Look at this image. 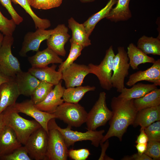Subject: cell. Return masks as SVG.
<instances>
[{
  "mask_svg": "<svg viewBox=\"0 0 160 160\" xmlns=\"http://www.w3.org/2000/svg\"><path fill=\"white\" fill-rule=\"evenodd\" d=\"M134 99L125 100L118 97L112 98V116L109 121L110 127L100 143L113 137H117L121 141L128 127L133 124L137 111L134 105Z\"/></svg>",
  "mask_w": 160,
  "mask_h": 160,
  "instance_id": "1",
  "label": "cell"
},
{
  "mask_svg": "<svg viewBox=\"0 0 160 160\" xmlns=\"http://www.w3.org/2000/svg\"><path fill=\"white\" fill-rule=\"evenodd\" d=\"M2 113L6 125L13 129L22 145H24L31 134L41 127L35 120H28L22 117L13 105L7 107Z\"/></svg>",
  "mask_w": 160,
  "mask_h": 160,
  "instance_id": "2",
  "label": "cell"
},
{
  "mask_svg": "<svg viewBox=\"0 0 160 160\" xmlns=\"http://www.w3.org/2000/svg\"><path fill=\"white\" fill-rule=\"evenodd\" d=\"M55 119H52L48 124L47 160H66L68 148L63 136L55 126Z\"/></svg>",
  "mask_w": 160,
  "mask_h": 160,
  "instance_id": "3",
  "label": "cell"
},
{
  "mask_svg": "<svg viewBox=\"0 0 160 160\" xmlns=\"http://www.w3.org/2000/svg\"><path fill=\"white\" fill-rule=\"evenodd\" d=\"M52 113L56 119L63 121L71 127H77L86 122L88 113L78 103L63 102Z\"/></svg>",
  "mask_w": 160,
  "mask_h": 160,
  "instance_id": "4",
  "label": "cell"
},
{
  "mask_svg": "<svg viewBox=\"0 0 160 160\" xmlns=\"http://www.w3.org/2000/svg\"><path fill=\"white\" fill-rule=\"evenodd\" d=\"M115 55L111 45L106 51L105 57L99 64L96 65L90 63L88 65L90 73L95 75L101 87L108 91L110 90L113 87L111 78Z\"/></svg>",
  "mask_w": 160,
  "mask_h": 160,
  "instance_id": "5",
  "label": "cell"
},
{
  "mask_svg": "<svg viewBox=\"0 0 160 160\" xmlns=\"http://www.w3.org/2000/svg\"><path fill=\"white\" fill-rule=\"evenodd\" d=\"M106 100L105 92H100L97 100L88 113L85 122L87 130H96L105 125L111 119L112 111L107 107Z\"/></svg>",
  "mask_w": 160,
  "mask_h": 160,
  "instance_id": "6",
  "label": "cell"
},
{
  "mask_svg": "<svg viewBox=\"0 0 160 160\" xmlns=\"http://www.w3.org/2000/svg\"><path fill=\"white\" fill-rule=\"evenodd\" d=\"M14 41L12 36H4L0 48V71L12 78L22 71L18 60L12 52L11 47Z\"/></svg>",
  "mask_w": 160,
  "mask_h": 160,
  "instance_id": "7",
  "label": "cell"
},
{
  "mask_svg": "<svg viewBox=\"0 0 160 160\" xmlns=\"http://www.w3.org/2000/svg\"><path fill=\"white\" fill-rule=\"evenodd\" d=\"M118 52L114 59L111 78L112 87L121 93L125 87L124 80L129 73L130 65L127 52L124 47L117 48Z\"/></svg>",
  "mask_w": 160,
  "mask_h": 160,
  "instance_id": "8",
  "label": "cell"
},
{
  "mask_svg": "<svg viewBox=\"0 0 160 160\" xmlns=\"http://www.w3.org/2000/svg\"><path fill=\"white\" fill-rule=\"evenodd\" d=\"M48 133L42 127L33 132L24 145L32 160H47Z\"/></svg>",
  "mask_w": 160,
  "mask_h": 160,
  "instance_id": "9",
  "label": "cell"
},
{
  "mask_svg": "<svg viewBox=\"0 0 160 160\" xmlns=\"http://www.w3.org/2000/svg\"><path fill=\"white\" fill-rule=\"evenodd\" d=\"M55 125L63 136L68 148L74 145L77 142L84 140L90 141L92 145L95 147H98L103 137V134L105 132L103 129L99 131L87 130L83 132L74 131L71 129V127L68 125L65 128L60 127L56 121Z\"/></svg>",
  "mask_w": 160,
  "mask_h": 160,
  "instance_id": "10",
  "label": "cell"
},
{
  "mask_svg": "<svg viewBox=\"0 0 160 160\" xmlns=\"http://www.w3.org/2000/svg\"><path fill=\"white\" fill-rule=\"evenodd\" d=\"M13 106L19 113H23L34 119L48 133L49 121L52 119H56L53 113L41 111L36 108L31 99L16 103Z\"/></svg>",
  "mask_w": 160,
  "mask_h": 160,
  "instance_id": "11",
  "label": "cell"
},
{
  "mask_svg": "<svg viewBox=\"0 0 160 160\" xmlns=\"http://www.w3.org/2000/svg\"><path fill=\"white\" fill-rule=\"evenodd\" d=\"M34 32H28L25 35L19 54L21 57H25L29 51L37 52L41 43L47 40L54 32V29L46 30L38 28Z\"/></svg>",
  "mask_w": 160,
  "mask_h": 160,
  "instance_id": "12",
  "label": "cell"
},
{
  "mask_svg": "<svg viewBox=\"0 0 160 160\" xmlns=\"http://www.w3.org/2000/svg\"><path fill=\"white\" fill-rule=\"evenodd\" d=\"M62 72L66 88L81 86L84 78L90 73L88 65L74 63Z\"/></svg>",
  "mask_w": 160,
  "mask_h": 160,
  "instance_id": "13",
  "label": "cell"
},
{
  "mask_svg": "<svg viewBox=\"0 0 160 160\" xmlns=\"http://www.w3.org/2000/svg\"><path fill=\"white\" fill-rule=\"evenodd\" d=\"M54 29V32L47 40V47L58 55L65 57L66 53L65 45L70 37L68 28L62 24L58 25Z\"/></svg>",
  "mask_w": 160,
  "mask_h": 160,
  "instance_id": "14",
  "label": "cell"
},
{
  "mask_svg": "<svg viewBox=\"0 0 160 160\" xmlns=\"http://www.w3.org/2000/svg\"><path fill=\"white\" fill-rule=\"evenodd\" d=\"M146 81L156 86H160V59L156 60L152 65L144 71L140 70L130 75L126 83V85L132 87L141 81Z\"/></svg>",
  "mask_w": 160,
  "mask_h": 160,
  "instance_id": "15",
  "label": "cell"
},
{
  "mask_svg": "<svg viewBox=\"0 0 160 160\" xmlns=\"http://www.w3.org/2000/svg\"><path fill=\"white\" fill-rule=\"evenodd\" d=\"M61 80L55 87L42 102L34 105L39 110L53 113L57 107L64 102L62 98L65 88L62 86Z\"/></svg>",
  "mask_w": 160,
  "mask_h": 160,
  "instance_id": "16",
  "label": "cell"
},
{
  "mask_svg": "<svg viewBox=\"0 0 160 160\" xmlns=\"http://www.w3.org/2000/svg\"><path fill=\"white\" fill-rule=\"evenodd\" d=\"M20 94L14 78L0 86V114L14 105Z\"/></svg>",
  "mask_w": 160,
  "mask_h": 160,
  "instance_id": "17",
  "label": "cell"
},
{
  "mask_svg": "<svg viewBox=\"0 0 160 160\" xmlns=\"http://www.w3.org/2000/svg\"><path fill=\"white\" fill-rule=\"evenodd\" d=\"M28 60L33 68H43L51 64H60L63 61L57 54L48 47L37 51L35 55L28 57Z\"/></svg>",
  "mask_w": 160,
  "mask_h": 160,
  "instance_id": "18",
  "label": "cell"
},
{
  "mask_svg": "<svg viewBox=\"0 0 160 160\" xmlns=\"http://www.w3.org/2000/svg\"><path fill=\"white\" fill-rule=\"evenodd\" d=\"M13 129L5 125L0 131V158L22 146Z\"/></svg>",
  "mask_w": 160,
  "mask_h": 160,
  "instance_id": "19",
  "label": "cell"
},
{
  "mask_svg": "<svg viewBox=\"0 0 160 160\" xmlns=\"http://www.w3.org/2000/svg\"><path fill=\"white\" fill-rule=\"evenodd\" d=\"M57 65L42 68L31 67L28 71L40 81H44L55 86L62 80V72L56 70Z\"/></svg>",
  "mask_w": 160,
  "mask_h": 160,
  "instance_id": "20",
  "label": "cell"
},
{
  "mask_svg": "<svg viewBox=\"0 0 160 160\" xmlns=\"http://www.w3.org/2000/svg\"><path fill=\"white\" fill-rule=\"evenodd\" d=\"M14 78L20 95L31 96L40 81L28 71H22L17 73Z\"/></svg>",
  "mask_w": 160,
  "mask_h": 160,
  "instance_id": "21",
  "label": "cell"
},
{
  "mask_svg": "<svg viewBox=\"0 0 160 160\" xmlns=\"http://www.w3.org/2000/svg\"><path fill=\"white\" fill-rule=\"evenodd\" d=\"M160 121V105L146 108L137 111L132 125L135 127L138 126L145 128L153 123Z\"/></svg>",
  "mask_w": 160,
  "mask_h": 160,
  "instance_id": "22",
  "label": "cell"
},
{
  "mask_svg": "<svg viewBox=\"0 0 160 160\" xmlns=\"http://www.w3.org/2000/svg\"><path fill=\"white\" fill-rule=\"evenodd\" d=\"M68 22V27L72 32V37L70 40V43H76L83 48L91 45L89 36L83 24L79 23L73 17L70 18Z\"/></svg>",
  "mask_w": 160,
  "mask_h": 160,
  "instance_id": "23",
  "label": "cell"
},
{
  "mask_svg": "<svg viewBox=\"0 0 160 160\" xmlns=\"http://www.w3.org/2000/svg\"><path fill=\"white\" fill-rule=\"evenodd\" d=\"M127 52L130 66L133 70L138 69L140 64L146 63L153 64L156 61L154 58L145 54L133 43L129 44Z\"/></svg>",
  "mask_w": 160,
  "mask_h": 160,
  "instance_id": "24",
  "label": "cell"
},
{
  "mask_svg": "<svg viewBox=\"0 0 160 160\" xmlns=\"http://www.w3.org/2000/svg\"><path fill=\"white\" fill-rule=\"evenodd\" d=\"M130 88L125 87L118 96L124 100H129L141 97L146 94L157 88L153 84H135Z\"/></svg>",
  "mask_w": 160,
  "mask_h": 160,
  "instance_id": "25",
  "label": "cell"
},
{
  "mask_svg": "<svg viewBox=\"0 0 160 160\" xmlns=\"http://www.w3.org/2000/svg\"><path fill=\"white\" fill-rule=\"evenodd\" d=\"M130 1L117 0L116 6L111 9L106 18L115 23L129 20L132 17L129 6Z\"/></svg>",
  "mask_w": 160,
  "mask_h": 160,
  "instance_id": "26",
  "label": "cell"
},
{
  "mask_svg": "<svg viewBox=\"0 0 160 160\" xmlns=\"http://www.w3.org/2000/svg\"><path fill=\"white\" fill-rule=\"evenodd\" d=\"M95 89V87L89 85L67 88L64 90L62 98L64 102L78 103L86 93Z\"/></svg>",
  "mask_w": 160,
  "mask_h": 160,
  "instance_id": "27",
  "label": "cell"
},
{
  "mask_svg": "<svg viewBox=\"0 0 160 160\" xmlns=\"http://www.w3.org/2000/svg\"><path fill=\"white\" fill-rule=\"evenodd\" d=\"M134 106L137 111L142 109L160 105V89L156 88L143 97L134 99Z\"/></svg>",
  "mask_w": 160,
  "mask_h": 160,
  "instance_id": "28",
  "label": "cell"
},
{
  "mask_svg": "<svg viewBox=\"0 0 160 160\" xmlns=\"http://www.w3.org/2000/svg\"><path fill=\"white\" fill-rule=\"evenodd\" d=\"M117 2V0H109L103 8L92 15L83 23L89 36L91 35L97 23L106 18Z\"/></svg>",
  "mask_w": 160,
  "mask_h": 160,
  "instance_id": "29",
  "label": "cell"
},
{
  "mask_svg": "<svg viewBox=\"0 0 160 160\" xmlns=\"http://www.w3.org/2000/svg\"><path fill=\"white\" fill-rule=\"evenodd\" d=\"M137 47L146 55H160V39L143 35L138 40Z\"/></svg>",
  "mask_w": 160,
  "mask_h": 160,
  "instance_id": "30",
  "label": "cell"
},
{
  "mask_svg": "<svg viewBox=\"0 0 160 160\" xmlns=\"http://www.w3.org/2000/svg\"><path fill=\"white\" fill-rule=\"evenodd\" d=\"M14 4L20 5L31 17L33 20L36 28L46 29L51 25L50 21L47 19L38 17L33 11L29 0H11Z\"/></svg>",
  "mask_w": 160,
  "mask_h": 160,
  "instance_id": "31",
  "label": "cell"
},
{
  "mask_svg": "<svg viewBox=\"0 0 160 160\" xmlns=\"http://www.w3.org/2000/svg\"><path fill=\"white\" fill-rule=\"evenodd\" d=\"M54 85L47 82L40 81L31 96L33 104H37L43 101L53 89Z\"/></svg>",
  "mask_w": 160,
  "mask_h": 160,
  "instance_id": "32",
  "label": "cell"
},
{
  "mask_svg": "<svg viewBox=\"0 0 160 160\" xmlns=\"http://www.w3.org/2000/svg\"><path fill=\"white\" fill-rule=\"evenodd\" d=\"M71 46L69 55L66 60L58 66L57 71L62 72L72 64L74 61L81 55L83 48L80 45L74 43H70Z\"/></svg>",
  "mask_w": 160,
  "mask_h": 160,
  "instance_id": "33",
  "label": "cell"
},
{
  "mask_svg": "<svg viewBox=\"0 0 160 160\" xmlns=\"http://www.w3.org/2000/svg\"><path fill=\"white\" fill-rule=\"evenodd\" d=\"M62 1L63 0H29L31 6L36 9L45 10L60 6Z\"/></svg>",
  "mask_w": 160,
  "mask_h": 160,
  "instance_id": "34",
  "label": "cell"
},
{
  "mask_svg": "<svg viewBox=\"0 0 160 160\" xmlns=\"http://www.w3.org/2000/svg\"><path fill=\"white\" fill-rule=\"evenodd\" d=\"M27 151L22 146L17 148L10 154L0 158V160H32Z\"/></svg>",
  "mask_w": 160,
  "mask_h": 160,
  "instance_id": "35",
  "label": "cell"
},
{
  "mask_svg": "<svg viewBox=\"0 0 160 160\" xmlns=\"http://www.w3.org/2000/svg\"><path fill=\"white\" fill-rule=\"evenodd\" d=\"M16 24L13 20L8 19L0 11V31L4 36H12L15 30Z\"/></svg>",
  "mask_w": 160,
  "mask_h": 160,
  "instance_id": "36",
  "label": "cell"
},
{
  "mask_svg": "<svg viewBox=\"0 0 160 160\" xmlns=\"http://www.w3.org/2000/svg\"><path fill=\"white\" fill-rule=\"evenodd\" d=\"M148 141L160 142V121H157L151 124L144 129Z\"/></svg>",
  "mask_w": 160,
  "mask_h": 160,
  "instance_id": "37",
  "label": "cell"
},
{
  "mask_svg": "<svg viewBox=\"0 0 160 160\" xmlns=\"http://www.w3.org/2000/svg\"><path fill=\"white\" fill-rule=\"evenodd\" d=\"M153 160L160 159V142L148 141L145 151L144 153Z\"/></svg>",
  "mask_w": 160,
  "mask_h": 160,
  "instance_id": "38",
  "label": "cell"
},
{
  "mask_svg": "<svg viewBox=\"0 0 160 160\" xmlns=\"http://www.w3.org/2000/svg\"><path fill=\"white\" fill-rule=\"evenodd\" d=\"M0 2L7 9L16 25H19L23 21V18L18 14L13 7L11 0H0Z\"/></svg>",
  "mask_w": 160,
  "mask_h": 160,
  "instance_id": "39",
  "label": "cell"
},
{
  "mask_svg": "<svg viewBox=\"0 0 160 160\" xmlns=\"http://www.w3.org/2000/svg\"><path fill=\"white\" fill-rule=\"evenodd\" d=\"M91 154L89 150L86 148L68 150V156L73 160H86Z\"/></svg>",
  "mask_w": 160,
  "mask_h": 160,
  "instance_id": "40",
  "label": "cell"
},
{
  "mask_svg": "<svg viewBox=\"0 0 160 160\" xmlns=\"http://www.w3.org/2000/svg\"><path fill=\"white\" fill-rule=\"evenodd\" d=\"M124 160H153V159L143 153L140 154L138 153L131 156H126L121 159Z\"/></svg>",
  "mask_w": 160,
  "mask_h": 160,
  "instance_id": "41",
  "label": "cell"
},
{
  "mask_svg": "<svg viewBox=\"0 0 160 160\" xmlns=\"http://www.w3.org/2000/svg\"><path fill=\"white\" fill-rule=\"evenodd\" d=\"M100 145L101 148V153L98 160H110L109 159L113 160L105 154V152L109 145L108 139L103 143H100Z\"/></svg>",
  "mask_w": 160,
  "mask_h": 160,
  "instance_id": "42",
  "label": "cell"
},
{
  "mask_svg": "<svg viewBox=\"0 0 160 160\" xmlns=\"http://www.w3.org/2000/svg\"><path fill=\"white\" fill-rule=\"evenodd\" d=\"M148 141V138L144 131V129L141 128L140 133L137 136L135 141L137 143L147 144Z\"/></svg>",
  "mask_w": 160,
  "mask_h": 160,
  "instance_id": "43",
  "label": "cell"
},
{
  "mask_svg": "<svg viewBox=\"0 0 160 160\" xmlns=\"http://www.w3.org/2000/svg\"><path fill=\"white\" fill-rule=\"evenodd\" d=\"M147 144L137 143L135 146L137 151V153L140 154L144 153L146 149Z\"/></svg>",
  "mask_w": 160,
  "mask_h": 160,
  "instance_id": "44",
  "label": "cell"
},
{
  "mask_svg": "<svg viewBox=\"0 0 160 160\" xmlns=\"http://www.w3.org/2000/svg\"><path fill=\"white\" fill-rule=\"evenodd\" d=\"M12 78L6 75L0 71V86L3 83L10 80Z\"/></svg>",
  "mask_w": 160,
  "mask_h": 160,
  "instance_id": "45",
  "label": "cell"
},
{
  "mask_svg": "<svg viewBox=\"0 0 160 160\" xmlns=\"http://www.w3.org/2000/svg\"><path fill=\"white\" fill-rule=\"evenodd\" d=\"M6 125L3 113L0 114V131Z\"/></svg>",
  "mask_w": 160,
  "mask_h": 160,
  "instance_id": "46",
  "label": "cell"
},
{
  "mask_svg": "<svg viewBox=\"0 0 160 160\" xmlns=\"http://www.w3.org/2000/svg\"><path fill=\"white\" fill-rule=\"evenodd\" d=\"M4 37V35L2 33H0V48L2 45Z\"/></svg>",
  "mask_w": 160,
  "mask_h": 160,
  "instance_id": "47",
  "label": "cell"
},
{
  "mask_svg": "<svg viewBox=\"0 0 160 160\" xmlns=\"http://www.w3.org/2000/svg\"><path fill=\"white\" fill-rule=\"evenodd\" d=\"M83 2H88L92 1L95 0H81Z\"/></svg>",
  "mask_w": 160,
  "mask_h": 160,
  "instance_id": "48",
  "label": "cell"
},
{
  "mask_svg": "<svg viewBox=\"0 0 160 160\" xmlns=\"http://www.w3.org/2000/svg\"><path fill=\"white\" fill-rule=\"evenodd\" d=\"M0 31H1V28H0Z\"/></svg>",
  "mask_w": 160,
  "mask_h": 160,
  "instance_id": "49",
  "label": "cell"
}]
</instances>
